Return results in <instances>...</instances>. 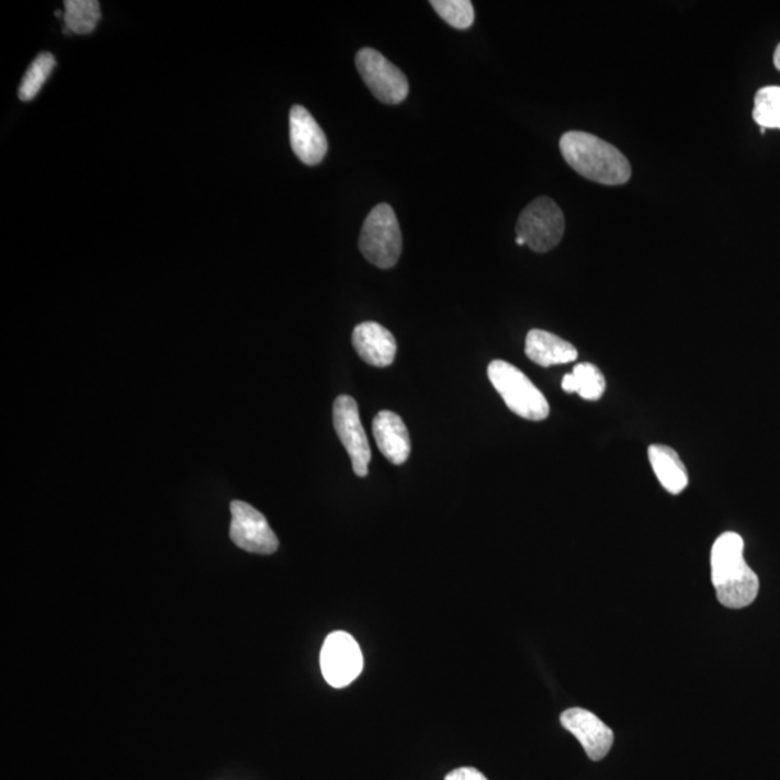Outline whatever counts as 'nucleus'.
Instances as JSON below:
<instances>
[{
    "mask_svg": "<svg viewBox=\"0 0 780 780\" xmlns=\"http://www.w3.org/2000/svg\"><path fill=\"white\" fill-rule=\"evenodd\" d=\"M360 252L381 269L394 268L403 253V233L394 208L378 204L364 221L359 239Z\"/></svg>",
    "mask_w": 780,
    "mask_h": 780,
    "instance_id": "20e7f679",
    "label": "nucleus"
},
{
    "mask_svg": "<svg viewBox=\"0 0 780 780\" xmlns=\"http://www.w3.org/2000/svg\"><path fill=\"white\" fill-rule=\"evenodd\" d=\"M745 542L736 532H725L711 550V579L720 603L728 609H745L759 595V577L747 565Z\"/></svg>",
    "mask_w": 780,
    "mask_h": 780,
    "instance_id": "f257e3e1",
    "label": "nucleus"
},
{
    "mask_svg": "<svg viewBox=\"0 0 780 780\" xmlns=\"http://www.w3.org/2000/svg\"><path fill=\"white\" fill-rule=\"evenodd\" d=\"M565 218L563 210L549 197L533 200L520 213L517 235L533 252L545 253L563 239Z\"/></svg>",
    "mask_w": 780,
    "mask_h": 780,
    "instance_id": "39448f33",
    "label": "nucleus"
},
{
    "mask_svg": "<svg viewBox=\"0 0 780 780\" xmlns=\"http://www.w3.org/2000/svg\"><path fill=\"white\" fill-rule=\"evenodd\" d=\"M517 244H518L519 246H523V245H524V241H523V239H520V237L517 236Z\"/></svg>",
    "mask_w": 780,
    "mask_h": 780,
    "instance_id": "5701e85b",
    "label": "nucleus"
},
{
    "mask_svg": "<svg viewBox=\"0 0 780 780\" xmlns=\"http://www.w3.org/2000/svg\"><path fill=\"white\" fill-rule=\"evenodd\" d=\"M773 63L775 67H777L780 71V44L778 45L777 49H775Z\"/></svg>",
    "mask_w": 780,
    "mask_h": 780,
    "instance_id": "4be33fe9",
    "label": "nucleus"
},
{
    "mask_svg": "<svg viewBox=\"0 0 780 780\" xmlns=\"http://www.w3.org/2000/svg\"><path fill=\"white\" fill-rule=\"evenodd\" d=\"M487 375L513 414L529 421H544L549 418V400L517 366L504 360H495L489 364Z\"/></svg>",
    "mask_w": 780,
    "mask_h": 780,
    "instance_id": "7ed1b4c3",
    "label": "nucleus"
},
{
    "mask_svg": "<svg viewBox=\"0 0 780 780\" xmlns=\"http://www.w3.org/2000/svg\"><path fill=\"white\" fill-rule=\"evenodd\" d=\"M649 462L665 490L679 495L688 486L686 464L679 459L677 451L666 445L649 446Z\"/></svg>",
    "mask_w": 780,
    "mask_h": 780,
    "instance_id": "2eb2a0df",
    "label": "nucleus"
},
{
    "mask_svg": "<svg viewBox=\"0 0 780 780\" xmlns=\"http://www.w3.org/2000/svg\"><path fill=\"white\" fill-rule=\"evenodd\" d=\"M64 22H66V32H75V34H90L99 25L102 12H100V3L95 0H66L64 2Z\"/></svg>",
    "mask_w": 780,
    "mask_h": 780,
    "instance_id": "f3484780",
    "label": "nucleus"
},
{
    "mask_svg": "<svg viewBox=\"0 0 780 780\" xmlns=\"http://www.w3.org/2000/svg\"><path fill=\"white\" fill-rule=\"evenodd\" d=\"M230 540L239 549L252 554L271 555L276 552L280 541L269 527L267 518L253 506L233 500L230 505Z\"/></svg>",
    "mask_w": 780,
    "mask_h": 780,
    "instance_id": "1a4fd4ad",
    "label": "nucleus"
},
{
    "mask_svg": "<svg viewBox=\"0 0 780 780\" xmlns=\"http://www.w3.org/2000/svg\"><path fill=\"white\" fill-rule=\"evenodd\" d=\"M290 139L292 150L305 166H317L326 157L328 150L326 135L312 113L303 106L291 109Z\"/></svg>",
    "mask_w": 780,
    "mask_h": 780,
    "instance_id": "9b49d317",
    "label": "nucleus"
},
{
    "mask_svg": "<svg viewBox=\"0 0 780 780\" xmlns=\"http://www.w3.org/2000/svg\"><path fill=\"white\" fill-rule=\"evenodd\" d=\"M524 353L533 363L542 368L572 363L578 359L576 347L552 332L538 330V328L528 332Z\"/></svg>",
    "mask_w": 780,
    "mask_h": 780,
    "instance_id": "4468645a",
    "label": "nucleus"
},
{
    "mask_svg": "<svg viewBox=\"0 0 780 780\" xmlns=\"http://www.w3.org/2000/svg\"><path fill=\"white\" fill-rule=\"evenodd\" d=\"M332 422H335V430L341 444L350 455L355 476L366 477L372 451L362 421H360L358 403L351 396L341 395L336 399L335 406H332Z\"/></svg>",
    "mask_w": 780,
    "mask_h": 780,
    "instance_id": "6e6552de",
    "label": "nucleus"
},
{
    "mask_svg": "<svg viewBox=\"0 0 780 780\" xmlns=\"http://www.w3.org/2000/svg\"><path fill=\"white\" fill-rule=\"evenodd\" d=\"M319 665L324 678L331 687L344 688L362 674L363 654L359 643L349 633L332 632L324 642Z\"/></svg>",
    "mask_w": 780,
    "mask_h": 780,
    "instance_id": "0eeeda50",
    "label": "nucleus"
},
{
    "mask_svg": "<svg viewBox=\"0 0 780 780\" xmlns=\"http://www.w3.org/2000/svg\"><path fill=\"white\" fill-rule=\"evenodd\" d=\"M355 67L378 102L398 104L408 95L409 83L404 72L376 49H360L355 56Z\"/></svg>",
    "mask_w": 780,
    "mask_h": 780,
    "instance_id": "423d86ee",
    "label": "nucleus"
},
{
    "mask_svg": "<svg viewBox=\"0 0 780 780\" xmlns=\"http://www.w3.org/2000/svg\"><path fill=\"white\" fill-rule=\"evenodd\" d=\"M56 15H57V16H61V15H63L61 11H57V12H56Z\"/></svg>",
    "mask_w": 780,
    "mask_h": 780,
    "instance_id": "b1692460",
    "label": "nucleus"
},
{
    "mask_svg": "<svg viewBox=\"0 0 780 780\" xmlns=\"http://www.w3.org/2000/svg\"><path fill=\"white\" fill-rule=\"evenodd\" d=\"M753 118L765 129H780V87H764L756 93Z\"/></svg>",
    "mask_w": 780,
    "mask_h": 780,
    "instance_id": "6ab92c4d",
    "label": "nucleus"
},
{
    "mask_svg": "<svg viewBox=\"0 0 780 780\" xmlns=\"http://www.w3.org/2000/svg\"><path fill=\"white\" fill-rule=\"evenodd\" d=\"M54 67H56V58L49 53H41L39 56L32 61L29 70L25 72L24 79H22L20 93H18L22 102H30V100L39 93L45 81H47L49 75H52Z\"/></svg>",
    "mask_w": 780,
    "mask_h": 780,
    "instance_id": "a211bd4d",
    "label": "nucleus"
},
{
    "mask_svg": "<svg viewBox=\"0 0 780 780\" xmlns=\"http://www.w3.org/2000/svg\"><path fill=\"white\" fill-rule=\"evenodd\" d=\"M444 780H489L481 772V770L474 768H459L451 770L446 775Z\"/></svg>",
    "mask_w": 780,
    "mask_h": 780,
    "instance_id": "412c9836",
    "label": "nucleus"
},
{
    "mask_svg": "<svg viewBox=\"0 0 780 780\" xmlns=\"http://www.w3.org/2000/svg\"><path fill=\"white\" fill-rule=\"evenodd\" d=\"M559 720L563 727L581 743L591 760L599 761L609 755L614 743L613 730L597 715L584 709H569L561 714Z\"/></svg>",
    "mask_w": 780,
    "mask_h": 780,
    "instance_id": "9d476101",
    "label": "nucleus"
},
{
    "mask_svg": "<svg viewBox=\"0 0 780 780\" xmlns=\"http://www.w3.org/2000/svg\"><path fill=\"white\" fill-rule=\"evenodd\" d=\"M353 347L364 362L375 368H386L394 363L396 340L387 328L375 321L359 324L353 330Z\"/></svg>",
    "mask_w": 780,
    "mask_h": 780,
    "instance_id": "f8f14e48",
    "label": "nucleus"
},
{
    "mask_svg": "<svg viewBox=\"0 0 780 780\" xmlns=\"http://www.w3.org/2000/svg\"><path fill=\"white\" fill-rule=\"evenodd\" d=\"M431 7L455 30H467L473 25L474 8L468 0H432Z\"/></svg>",
    "mask_w": 780,
    "mask_h": 780,
    "instance_id": "aec40b11",
    "label": "nucleus"
},
{
    "mask_svg": "<svg viewBox=\"0 0 780 780\" xmlns=\"http://www.w3.org/2000/svg\"><path fill=\"white\" fill-rule=\"evenodd\" d=\"M567 394H578L583 399L599 400L606 391V378L600 369L591 363H579L573 373L563 378Z\"/></svg>",
    "mask_w": 780,
    "mask_h": 780,
    "instance_id": "dca6fc26",
    "label": "nucleus"
},
{
    "mask_svg": "<svg viewBox=\"0 0 780 780\" xmlns=\"http://www.w3.org/2000/svg\"><path fill=\"white\" fill-rule=\"evenodd\" d=\"M559 149L568 166L587 180L604 185H622L631 180V162L615 146L599 136L567 132L559 140Z\"/></svg>",
    "mask_w": 780,
    "mask_h": 780,
    "instance_id": "f03ea898",
    "label": "nucleus"
},
{
    "mask_svg": "<svg viewBox=\"0 0 780 780\" xmlns=\"http://www.w3.org/2000/svg\"><path fill=\"white\" fill-rule=\"evenodd\" d=\"M373 436L387 462L400 465L409 459V432L399 415L391 410L378 412L373 419Z\"/></svg>",
    "mask_w": 780,
    "mask_h": 780,
    "instance_id": "ddd939ff",
    "label": "nucleus"
}]
</instances>
